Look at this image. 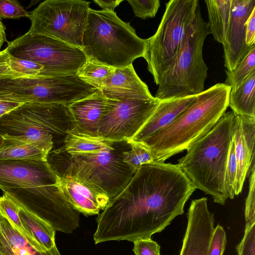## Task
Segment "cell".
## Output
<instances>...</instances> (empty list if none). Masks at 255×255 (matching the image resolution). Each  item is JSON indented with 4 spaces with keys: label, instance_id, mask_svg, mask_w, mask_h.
I'll return each mask as SVG.
<instances>
[{
    "label": "cell",
    "instance_id": "1",
    "mask_svg": "<svg viewBox=\"0 0 255 255\" xmlns=\"http://www.w3.org/2000/svg\"><path fill=\"white\" fill-rule=\"evenodd\" d=\"M196 189L177 164L142 165L96 218L95 244L151 238L184 213Z\"/></svg>",
    "mask_w": 255,
    "mask_h": 255
},
{
    "label": "cell",
    "instance_id": "2",
    "mask_svg": "<svg viewBox=\"0 0 255 255\" xmlns=\"http://www.w3.org/2000/svg\"><path fill=\"white\" fill-rule=\"evenodd\" d=\"M230 90L225 83H217L204 90L172 123L138 143L150 151L157 162H164L187 150L226 112Z\"/></svg>",
    "mask_w": 255,
    "mask_h": 255
},
{
    "label": "cell",
    "instance_id": "3",
    "mask_svg": "<svg viewBox=\"0 0 255 255\" xmlns=\"http://www.w3.org/2000/svg\"><path fill=\"white\" fill-rule=\"evenodd\" d=\"M235 117L232 111L226 112L209 132L187 149L177 164L196 189L222 205L228 199L225 177Z\"/></svg>",
    "mask_w": 255,
    "mask_h": 255
},
{
    "label": "cell",
    "instance_id": "4",
    "mask_svg": "<svg viewBox=\"0 0 255 255\" xmlns=\"http://www.w3.org/2000/svg\"><path fill=\"white\" fill-rule=\"evenodd\" d=\"M130 148L125 140L115 142L96 153L70 155L61 146L48 153L47 161L59 177L78 178L97 187L111 199L123 190L135 173L123 161V152Z\"/></svg>",
    "mask_w": 255,
    "mask_h": 255
},
{
    "label": "cell",
    "instance_id": "5",
    "mask_svg": "<svg viewBox=\"0 0 255 255\" xmlns=\"http://www.w3.org/2000/svg\"><path fill=\"white\" fill-rule=\"evenodd\" d=\"M146 40L115 11L89 9L81 49L87 60L115 69L143 56Z\"/></svg>",
    "mask_w": 255,
    "mask_h": 255
},
{
    "label": "cell",
    "instance_id": "6",
    "mask_svg": "<svg viewBox=\"0 0 255 255\" xmlns=\"http://www.w3.org/2000/svg\"><path fill=\"white\" fill-rule=\"evenodd\" d=\"M68 106L59 103H25L0 118V134L41 144L51 150L74 132Z\"/></svg>",
    "mask_w": 255,
    "mask_h": 255
},
{
    "label": "cell",
    "instance_id": "7",
    "mask_svg": "<svg viewBox=\"0 0 255 255\" xmlns=\"http://www.w3.org/2000/svg\"><path fill=\"white\" fill-rule=\"evenodd\" d=\"M208 23L197 6L194 23L187 32L177 57L161 77L155 97L159 100L197 95L204 91L208 67L203 58V47L210 34Z\"/></svg>",
    "mask_w": 255,
    "mask_h": 255
},
{
    "label": "cell",
    "instance_id": "8",
    "mask_svg": "<svg viewBox=\"0 0 255 255\" xmlns=\"http://www.w3.org/2000/svg\"><path fill=\"white\" fill-rule=\"evenodd\" d=\"M199 4L198 0H169L157 31L145 39L143 57L156 85L178 54Z\"/></svg>",
    "mask_w": 255,
    "mask_h": 255
},
{
    "label": "cell",
    "instance_id": "9",
    "mask_svg": "<svg viewBox=\"0 0 255 255\" xmlns=\"http://www.w3.org/2000/svg\"><path fill=\"white\" fill-rule=\"evenodd\" d=\"M6 48L14 58L41 65L43 68L39 76L76 75L87 60L81 48L28 31L7 42Z\"/></svg>",
    "mask_w": 255,
    "mask_h": 255
},
{
    "label": "cell",
    "instance_id": "10",
    "mask_svg": "<svg viewBox=\"0 0 255 255\" xmlns=\"http://www.w3.org/2000/svg\"><path fill=\"white\" fill-rule=\"evenodd\" d=\"M90 3L83 0H45L29 13L28 32L81 49Z\"/></svg>",
    "mask_w": 255,
    "mask_h": 255
},
{
    "label": "cell",
    "instance_id": "11",
    "mask_svg": "<svg viewBox=\"0 0 255 255\" xmlns=\"http://www.w3.org/2000/svg\"><path fill=\"white\" fill-rule=\"evenodd\" d=\"M21 207L50 224L56 231L66 234L79 226L80 213L66 200L57 183L28 188L2 189Z\"/></svg>",
    "mask_w": 255,
    "mask_h": 255
},
{
    "label": "cell",
    "instance_id": "12",
    "mask_svg": "<svg viewBox=\"0 0 255 255\" xmlns=\"http://www.w3.org/2000/svg\"><path fill=\"white\" fill-rule=\"evenodd\" d=\"M160 100H115L107 99L99 125V138L113 142L131 139L150 117Z\"/></svg>",
    "mask_w": 255,
    "mask_h": 255
},
{
    "label": "cell",
    "instance_id": "13",
    "mask_svg": "<svg viewBox=\"0 0 255 255\" xmlns=\"http://www.w3.org/2000/svg\"><path fill=\"white\" fill-rule=\"evenodd\" d=\"M59 176L47 160H0V188H28L57 183Z\"/></svg>",
    "mask_w": 255,
    "mask_h": 255
},
{
    "label": "cell",
    "instance_id": "14",
    "mask_svg": "<svg viewBox=\"0 0 255 255\" xmlns=\"http://www.w3.org/2000/svg\"><path fill=\"white\" fill-rule=\"evenodd\" d=\"M206 197L192 200L187 214V225L179 255H207L214 230V213Z\"/></svg>",
    "mask_w": 255,
    "mask_h": 255
},
{
    "label": "cell",
    "instance_id": "15",
    "mask_svg": "<svg viewBox=\"0 0 255 255\" xmlns=\"http://www.w3.org/2000/svg\"><path fill=\"white\" fill-rule=\"evenodd\" d=\"M229 25L222 42L224 66L233 71L252 47L245 42L246 22L255 8V0H232Z\"/></svg>",
    "mask_w": 255,
    "mask_h": 255
},
{
    "label": "cell",
    "instance_id": "16",
    "mask_svg": "<svg viewBox=\"0 0 255 255\" xmlns=\"http://www.w3.org/2000/svg\"><path fill=\"white\" fill-rule=\"evenodd\" d=\"M255 139V118L235 115L233 141L237 162L236 196L242 192L252 162H254Z\"/></svg>",
    "mask_w": 255,
    "mask_h": 255
},
{
    "label": "cell",
    "instance_id": "17",
    "mask_svg": "<svg viewBox=\"0 0 255 255\" xmlns=\"http://www.w3.org/2000/svg\"><path fill=\"white\" fill-rule=\"evenodd\" d=\"M59 178L66 200L79 213L86 216L99 214L110 201L105 193L87 182L69 176Z\"/></svg>",
    "mask_w": 255,
    "mask_h": 255
},
{
    "label": "cell",
    "instance_id": "18",
    "mask_svg": "<svg viewBox=\"0 0 255 255\" xmlns=\"http://www.w3.org/2000/svg\"><path fill=\"white\" fill-rule=\"evenodd\" d=\"M107 104V98L98 90L88 97L68 105L75 126L74 132L72 133L98 138L99 125Z\"/></svg>",
    "mask_w": 255,
    "mask_h": 255
},
{
    "label": "cell",
    "instance_id": "19",
    "mask_svg": "<svg viewBox=\"0 0 255 255\" xmlns=\"http://www.w3.org/2000/svg\"><path fill=\"white\" fill-rule=\"evenodd\" d=\"M101 92L108 99L150 100L155 97L136 73L132 64L115 69Z\"/></svg>",
    "mask_w": 255,
    "mask_h": 255
},
{
    "label": "cell",
    "instance_id": "20",
    "mask_svg": "<svg viewBox=\"0 0 255 255\" xmlns=\"http://www.w3.org/2000/svg\"><path fill=\"white\" fill-rule=\"evenodd\" d=\"M196 96L160 100L147 121L135 135L128 141L141 142L168 126L194 101Z\"/></svg>",
    "mask_w": 255,
    "mask_h": 255
},
{
    "label": "cell",
    "instance_id": "21",
    "mask_svg": "<svg viewBox=\"0 0 255 255\" xmlns=\"http://www.w3.org/2000/svg\"><path fill=\"white\" fill-rule=\"evenodd\" d=\"M0 243L3 255H61L56 246L45 252L37 250L1 215Z\"/></svg>",
    "mask_w": 255,
    "mask_h": 255
},
{
    "label": "cell",
    "instance_id": "22",
    "mask_svg": "<svg viewBox=\"0 0 255 255\" xmlns=\"http://www.w3.org/2000/svg\"><path fill=\"white\" fill-rule=\"evenodd\" d=\"M18 215L24 229L37 250L45 252L56 246V231L50 224L21 206Z\"/></svg>",
    "mask_w": 255,
    "mask_h": 255
},
{
    "label": "cell",
    "instance_id": "23",
    "mask_svg": "<svg viewBox=\"0 0 255 255\" xmlns=\"http://www.w3.org/2000/svg\"><path fill=\"white\" fill-rule=\"evenodd\" d=\"M0 146V160L34 159L47 160L51 149L38 143L3 136Z\"/></svg>",
    "mask_w": 255,
    "mask_h": 255
},
{
    "label": "cell",
    "instance_id": "24",
    "mask_svg": "<svg viewBox=\"0 0 255 255\" xmlns=\"http://www.w3.org/2000/svg\"><path fill=\"white\" fill-rule=\"evenodd\" d=\"M228 107L236 115L255 118V71L236 90H230Z\"/></svg>",
    "mask_w": 255,
    "mask_h": 255
},
{
    "label": "cell",
    "instance_id": "25",
    "mask_svg": "<svg viewBox=\"0 0 255 255\" xmlns=\"http://www.w3.org/2000/svg\"><path fill=\"white\" fill-rule=\"evenodd\" d=\"M232 0H205L209 21L208 25L215 40L222 43L228 28Z\"/></svg>",
    "mask_w": 255,
    "mask_h": 255
},
{
    "label": "cell",
    "instance_id": "26",
    "mask_svg": "<svg viewBox=\"0 0 255 255\" xmlns=\"http://www.w3.org/2000/svg\"><path fill=\"white\" fill-rule=\"evenodd\" d=\"M114 143L99 138L69 132L65 136L62 147L65 152L70 155H84L97 153L112 146Z\"/></svg>",
    "mask_w": 255,
    "mask_h": 255
},
{
    "label": "cell",
    "instance_id": "27",
    "mask_svg": "<svg viewBox=\"0 0 255 255\" xmlns=\"http://www.w3.org/2000/svg\"><path fill=\"white\" fill-rule=\"evenodd\" d=\"M115 69L87 60L78 70L76 75L85 82L101 91L113 75Z\"/></svg>",
    "mask_w": 255,
    "mask_h": 255
},
{
    "label": "cell",
    "instance_id": "28",
    "mask_svg": "<svg viewBox=\"0 0 255 255\" xmlns=\"http://www.w3.org/2000/svg\"><path fill=\"white\" fill-rule=\"evenodd\" d=\"M255 71V45H253L233 71H226L227 78L225 84L230 87L231 91H234Z\"/></svg>",
    "mask_w": 255,
    "mask_h": 255
},
{
    "label": "cell",
    "instance_id": "29",
    "mask_svg": "<svg viewBox=\"0 0 255 255\" xmlns=\"http://www.w3.org/2000/svg\"><path fill=\"white\" fill-rule=\"evenodd\" d=\"M130 148L122 153L123 161L135 173L142 165L154 161L150 151L140 143L128 141Z\"/></svg>",
    "mask_w": 255,
    "mask_h": 255
},
{
    "label": "cell",
    "instance_id": "30",
    "mask_svg": "<svg viewBox=\"0 0 255 255\" xmlns=\"http://www.w3.org/2000/svg\"><path fill=\"white\" fill-rule=\"evenodd\" d=\"M20 208V206L7 194L4 193L0 197V215L6 219L13 228L34 247L20 222L18 215Z\"/></svg>",
    "mask_w": 255,
    "mask_h": 255
},
{
    "label": "cell",
    "instance_id": "31",
    "mask_svg": "<svg viewBox=\"0 0 255 255\" xmlns=\"http://www.w3.org/2000/svg\"><path fill=\"white\" fill-rule=\"evenodd\" d=\"M9 66L17 78L35 77L40 73L43 68L41 65L34 62L14 58L10 55Z\"/></svg>",
    "mask_w": 255,
    "mask_h": 255
},
{
    "label": "cell",
    "instance_id": "32",
    "mask_svg": "<svg viewBox=\"0 0 255 255\" xmlns=\"http://www.w3.org/2000/svg\"><path fill=\"white\" fill-rule=\"evenodd\" d=\"M237 172V162L235 152L234 143L232 141L225 172V190L228 198L234 199L235 194V182Z\"/></svg>",
    "mask_w": 255,
    "mask_h": 255
},
{
    "label": "cell",
    "instance_id": "33",
    "mask_svg": "<svg viewBox=\"0 0 255 255\" xmlns=\"http://www.w3.org/2000/svg\"><path fill=\"white\" fill-rule=\"evenodd\" d=\"M136 17L145 19L155 16L160 5L159 0H128Z\"/></svg>",
    "mask_w": 255,
    "mask_h": 255
},
{
    "label": "cell",
    "instance_id": "34",
    "mask_svg": "<svg viewBox=\"0 0 255 255\" xmlns=\"http://www.w3.org/2000/svg\"><path fill=\"white\" fill-rule=\"evenodd\" d=\"M249 178V192L245 201V226L255 223V166L252 165Z\"/></svg>",
    "mask_w": 255,
    "mask_h": 255
},
{
    "label": "cell",
    "instance_id": "35",
    "mask_svg": "<svg viewBox=\"0 0 255 255\" xmlns=\"http://www.w3.org/2000/svg\"><path fill=\"white\" fill-rule=\"evenodd\" d=\"M29 13L15 0H0V19L28 17Z\"/></svg>",
    "mask_w": 255,
    "mask_h": 255
},
{
    "label": "cell",
    "instance_id": "36",
    "mask_svg": "<svg viewBox=\"0 0 255 255\" xmlns=\"http://www.w3.org/2000/svg\"><path fill=\"white\" fill-rule=\"evenodd\" d=\"M236 251L238 255H255V223L245 226L244 237Z\"/></svg>",
    "mask_w": 255,
    "mask_h": 255
},
{
    "label": "cell",
    "instance_id": "37",
    "mask_svg": "<svg viewBox=\"0 0 255 255\" xmlns=\"http://www.w3.org/2000/svg\"><path fill=\"white\" fill-rule=\"evenodd\" d=\"M226 244L225 231L222 226L218 224L214 228L207 255H223Z\"/></svg>",
    "mask_w": 255,
    "mask_h": 255
},
{
    "label": "cell",
    "instance_id": "38",
    "mask_svg": "<svg viewBox=\"0 0 255 255\" xmlns=\"http://www.w3.org/2000/svg\"><path fill=\"white\" fill-rule=\"evenodd\" d=\"M135 255H160V247L151 238L138 239L133 242Z\"/></svg>",
    "mask_w": 255,
    "mask_h": 255
},
{
    "label": "cell",
    "instance_id": "39",
    "mask_svg": "<svg viewBox=\"0 0 255 255\" xmlns=\"http://www.w3.org/2000/svg\"><path fill=\"white\" fill-rule=\"evenodd\" d=\"M23 104L12 92L0 88V118Z\"/></svg>",
    "mask_w": 255,
    "mask_h": 255
},
{
    "label": "cell",
    "instance_id": "40",
    "mask_svg": "<svg viewBox=\"0 0 255 255\" xmlns=\"http://www.w3.org/2000/svg\"><path fill=\"white\" fill-rule=\"evenodd\" d=\"M9 54L6 48L0 51V79L17 78L9 66Z\"/></svg>",
    "mask_w": 255,
    "mask_h": 255
},
{
    "label": "cell",
    "instance_id": "41",
    "mask_svg": "<svg viewBox=\"0 0 255 255\" xmlns=\"http://www.w3.org/2000/svg\"><path fill=\"white\" fill-rule=\"evenodd\" d=\"M245 42L247 45L251 47L255 45V8L246 21Z\"/></svg>",
    "mask_w": 255,
    "mask_h": 255
},
{
    "label": "cell",
    "instance_id": "42",
    "mask_svg": "<svg viewBox=\"0 0 255 255\" xmlns=\"http://www.w3.org/2000/svg\"><path fill=\"white\" fill-rule=\"evenodd\" d=\"M123 0H93V1L100 6L103 10L114 11Z\"/></svg>",
    "mask_w": 255,
    "mask_h": 255
},
{
    "label": "cell",
    "instance_id": "43",
    "mask_svg": "<svg viewBox=\"0 0 255 255\" xmlns=\"http://www.w3.org/2000/svg\"><path fill=\"white\" fill-rule=\"evenodd\" d=\"M6 41L5 27L3 24L0 19V49L4 43Z\"/></svg>",
    "mask_w": 255,
    "mask_h": 255
},
{
    "label": "cell",
    "instance_id": "44",
    "mask_svg": "<svg viewBox=\"0 0 255 255\" xmlns=\"http://www.w3.org/2000/svg\"><path fill=\"white\" fill-rule=\"evenodd\" d=\"M3 140H4V137L3 136L1 135L0 134V146L1 145V144L2 143L3 141Z\"/></svg>",
    "mask_w": 255,
    "mask_h": 255
},
{
    "label": "cell",
    "instance_id": "45",
    "mask_svg": "<svg viewBox=\"0 0 255 255\" xmlns=\"http://www.w3.org/2000/svg\"><path fill=\"white\" fill-rule=\"evenodd\" d=\"M2 246H1V245L0 243V255H3V252H2Z\"/></svg>",
    "mask_w": 255,
    "mask_h": 255
}]
</instances>
